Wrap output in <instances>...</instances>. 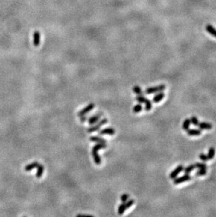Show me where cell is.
<instances>
[{
  "label": "cell",
  "mask_w": 216,
  "mask_h": 217,
  "mask_svg": "<svg viewBox=\"0 0 216 217\" xmlns=\"http://www.w3.org/2000/svg\"><path fill=\"white\" fill-rule=\"evenodd\" d=\"M142 110V106L141 104L139 103L134 106L133 108V112H134V113H138V112H141Z\"/></svg>",
  "instance_id": "cell-23"
},
{
  "label": "cell",
  "mask_w": 216,
  "mask_h": 217,
  "mask_svg": "<svg viewBox=\"0 0 216 217\" xmlns=\"http://www.w3.org/2000/svg\"><path fill=\"white\" fill-rule=\"evenodd\" d=\"M128 198H129V195H128V194H127V193L122 194L121 196V200L123 202H125L127 201Z\"/></svg>",
  "instance_id": "cell-28"
},
{
  "label": "cell",
  "mask_w": 216,
  "mask_h": 217,
  "mask_svg": "<svg viewBox=\"0 0 216 217\" xmlns=\"http://www.w3.org/2000/svg\"><path fill=\"white\" fill-rule=\"evenodd\" d=\"M115 134V129L112 127L104 129L100 131L99 132L100 135H110V136H112V135H114Z\"/></svg>",
  "instance_id": "cell-10"
},
{
  "label": "cell",
  "mask_w": 216,
  "mask_h": 217,
  "mask_svg": "<svg viewBox=\"0 0 216 217\" xmlns=\"http://www.w3.org/2000/svg\"><path fill=\"white\" fill-rule=\"evenodd\" d=\"M90 141L98 143H106V141L105 139L101 138L99 136H91L90 138Z\"/></svg>",
  "instance_id": "cell-17"
},
{
  "label": "cell",
  "mask_w": 216,
  "mask_h": 217,
  "mask_svg": "<svg viewBox=\"0 0 216 217\" xmlns=\"http://www.w3.org/2000/svg\"><path fill=\"white\" fill-rule=\"evenodd\" d=\"M136 101H137L138 102H139L140 103H144L148 99H147V98L144 97L143 95H138L136 97Z\"/></svg>",
  "instance_id": "cell-21"
},
{
  "label": "cell",
  "mask_w": 216,
  "mask_h": 217,
  "mask_svg": "<svg viewBox=\"0 0 216 217\" xmlns=\"http://www.w3.org/2000/svg\"><path fill=\"white\" fill-rule=\"evenodd\" d=\"M183 169H184V167H183V165H178V167H177L176 169H174V170H173L171 172L170 175H169V177H170V179H176V178L178 176L179 174H180V172H182V171H183Z\"/></svg>",
  "instance_id": "cell-6"
},
{
  "label": "cell",
  "mask_w": 216,
  "mask_h": 217,
  "mask_svg": "<svg viewBox=\"0 0 216 217\" xmlns=\"http://www.w3.org/2000/svg\"><path fill=\"white\" fill-rule=\"evenodd\" d=\"M81 117V122H84L86 121V120H87V117H86L85 115H84V116H81V117Z\"/></svg>",
  "instance_id": "cell-30"
},
{
  "label": "cell",
  "mask_w": 216,
  "mask_h": 217,
  "mask_svg": "<svg viewBox=\"0 0 216 217\" xmlns=\"http://www.w3.org/2000/svg\"><path fill=\"white\" fill-rule=\"evenodd\" d=\"M107 146H106V143H98V144L95 145L92 148V151H91V153H92V156L93 158V160H94V162L96 164V165H100L101 163V159L100 156L98 155V152L99 150L103 148H105Z\"/></svg>",
  "instance_id": "cell-1"
},
{
  "label": "cell",
  "mask_w": 216,
  "mask_h": 217,
  "mask_svg": "<svg viewBox=\"0 0 216 217\" xmlns=\"http://www.w3.org/2000/svg\"><path fill=\"white\" fill-rule=\"evenodd\" d=\"M194 169H196V167H195L194 164H192V165H190L187 166V167L184 168V169H183V171H184L185 174H189L191 173Z\"/></svg>",
  "instance_id": "cell-20"
},
{
  "label": "cell",
  "mask_w": 216,
  "mask_h": 217,
  "mask_svg": "<svg viewBox=\"0 0 216 217\" xmlns=\"http://www.w3.org/2000/svg\"><path fill=\"white\" fill-rule=\"evenodd\" d=\"M207 173L206 169H200L199 171H197L195 173V176H198V177H202V176H205Z\"/></svg>",
  "instance_id": "cell-24"
},
{
  "label": "cell",
  "mask_w": 216,
  "mask_h": 217,
  "mask_svg": "<svg viewBox=\"0 0 216 217\" xmlns=\"http://www.w3.org/2000/svg\"><path fill=\"white\" fill-rule=\"evenodd\" d=\"M198 126L201 130H210L213 127V125L211 123H208V122H199Z\"/></svg>",
  "instance_id": "cell-11"
},
{
  "label": "cell",
  "mask_w": 216,
  "mask_h": 217,
  "mask_svg": "<svg viewBox=\"0 0 216 217\" xmlns=\"http://www.w3.org/2000/svg\"><path fill=\"white\" fill-rule=\"evenodd\" d=\"M41 34L40 32L36 30L33 33V44L34 46H39L40 44Z\"/></svg>",
  "instance_id": "cell-9"
},
{
  "label": "cell",
  "mask_w": 216,
  "mask_h": 217,
  "mask_svg": "<svg viewBox=\"0 0 216 217\" xmlns=\"http://www.w3.org/2000/svg\"><path fill=\"white\" fill-rule=\"evenodd\" d=\"M39 164L37 162H32L29 164V165H26L25 167V170L26 171H30L32 170L33 169H35V168L37 167V166L39 165Z\"/></svg>",
  "instance_id": "cell-15"
},
{
  "label": "cell",
  "mask_w": 216,
  "mask_h": 217,
  "mask_svg": "<svg viewBox=\"0 0 216 217\" xmlns=\"http://www.w3.org/2000/svg\"><path fill=\"white\" fill-rule=\"evenodd\" d=\"M166 89V86L164 85H160L156 87H151L147 88L145 90V94H151L154 93H158V92L162 91Z\"/></svg>",
  "instance_id": "cell-3"
},
{
  "label": "cell",
  "mask_w": 216,
  "mask_h": 217,
  "mask_svg": "<svg viewBox=\"0 0 216 217\" xmlns=\"http://www.w3.org/2000/svg\"><path fill=\"white\" fill-rule=\"evenodd\" d=\"M102 115H103V114H102L101 112H99V113L95 114H94V115L91 116V117H89L88 119V120H89V124H90V125H93V124L97 123V122H98V120H100V118H101V117Z\"/></svg>",
  "instance_id": "cell-8"
},
{
  "label": "cell",
  "mask_w": 216,
  "mask_h": 217,
  "mask_svg": "<svg viewBox=\"0 0 216 217\" xmlns=\"http://www.w3.org/2000/svg\"><path fill=\"white\" fill-rule=\"evenodd\" d=\"M190 122L194 126H198L199 124V121L198 118H197V117H195V116L191 117L190 118Z\"/></svg>",
  "instance_id": "cell-25"
},
{
  "label": "cell",
  "mask_w": 216,
  "mask_h": 217,
  "mask_svg": "<svg viewBox=\"0 0 216 217\" xmlns=\"http://www.w3.org/2000/svg\"><path fill=\"white\" fill-rule=\"evenodd\" d=\"M206 31L209 32L210 34H211L212 36L215 37L216 38V29L213 25L208 24V25L206 26Z\"/></svg>",
  "instance_id": "cell-14"
},
{
  "label": "cell",
  "mask_w": 216,
  "mask_h": 217,
  "mask_svg": "<svg viewBox=\"0 0 216 217\" xmlns=\"http://www.w3.org/2000/svg\"><path fill=\"white\" fill-rule=\"evenodd\" d=\"M199 159H200L201 161H203V162H206L209 160V158H208L207 155H205L204 153H201V154L199 155Z\"/></svg>",
  "instance_id": "cell-29"
},
{
  "label": "cell",
  "mask_w": 216,
  "mask_h": 217,
  "mask_svg": "<svg viewBox=\"0 0 216 217\" xmlns=\"http://www.w3.org/2000/svg\"><path fill=\"white\" fill-rule=\"evenodd\" d=\"M215 150L213 147H211L209 148V151H208V154H207V157L209 158V160H211V159H213L215 157Z\"/></svg>",
  "instance_id": "cell-18"
},
{
  "label": "cell",
  "mask_w": 216,
  "mask_h": 217,
  "mask_svg": "<svg viewBox=\"0 0 216 217\" xmlns=\"http://www.w3.org/2000/svg\"><path fill=\"white\" fill-rule=\"evenodd\" d=\"M36 169H37V172H36V178H38V179H40V178L42 177L43 173H44V166H43L42 164H39Z\"/></svg>",
  "instance_id": "cell-16"
},
{
  "label": "cell",
  "mask_w": 216,
  "mask_h": 217,
  "mask_svg": "<svg viewBox=\"0 0 216 217\" xmlns=\"http://www.w3.org/2000/svg\"><path fill=\"white\" fill-rule=\"evenodd\" d=\"M191 177L189 174H185L183 176H181L180 177H176V179H174V183L175 185H178V184H180L182 183H184V182L188 181L189 180L191 179Z\"/></svg>",
  "instance_id": "cell-4"
},
{
  "label": "cell",
  "mask_w": 216,
  "mask_h": 217,
  "mask_svg": "<svg viewBox=\"0 0 216 217\" xmlns=\"http://www.w3.org/2000/svg\"><path fill=\"white\" fill-rule=\"evenodd\" d=\"M195 167L197 169H207V165L206 163H201V162H197L194 164Z\"/></svg>",
  "instance_id": "cell-27"
},
{
  "label": "cell",
  "mask_w": 216,
  "mask_h": 217,
  "mask_svg": "<svg viewBox=\"0 0 216 217\" xmlns=\"http://www.w3.org/2000/svg\"><path fill=\"white\" fill-rule=\"evenodd\" d=\"M107 122H108L107 119L104 118V119H103V120H101V121L98 122V123L95 124V125L91 126V127H90V128H89L88 129H87V132H88V133H92V132H96V131L99 130V129L101 126L104 125V124L107 123Z\"/></svg>",
  "instance_id": "cell-5"
},
{
  "label": "cell",
  "mask_w": 216,
  "mask_h": 217,
  "mask_svg": "<svg viewBox=\"0 0 216 217\" xmlns=\"http://www.w3.org/2000/svg\"><path fill=\"white\" fill-rule=\"evenodd\" d=\"M191 124V122H190V119L187 118L185 119L182 123V129L183 130L185 131H187L189 129V126H190Z\"/></svg>",
  "instance_id": "cell-19"
},
{
  "label": "cell",
  "mask_w": 216,
  "mask_h": 217,
  "mask_svg": "<svg viewBox=\"0 0 216 217\" xmlns=\"http://www.w3.org/2000/svg\"><path fill=\"white\" fill-rule=\"evenodd\" d=\"M134 204V200L131 199L130 200H128L125 202H123V203L121 204L119 207V209H118V214L119 215L123 214L125 211L127 210L128 208L131 207Z\"/></svg>",
  "instance_id": "cell-2"
},
{
  "label": "cell",
  "mask_w": 216,
  "mask_h": 217,
  "mask_svg": "<svg viewBox=\"0 0 216 217\" xmlns=\"http://www.w3.org/2000/svg\"><path fill=\"white\" fill-rule=\"evenodd\" d=\"M133 91L134 93L138 94V95H143V92H142L141 88H140L139 86H134L133 88Z\"/></svg>",
  "instance_id": "cell-22"
},
{
  "label": "cell",
  "mask_w": 216,
  "mask_h": 217,
  "mask_svg": "<svg viewBox=\"0 0 216 217\" xmlns=\"http://www.w3.org/2000/svg\"><path fill=\"white\" fill-rule=\"evenodd\" d=\"M94 107H95L94 103H90V104H89V105L87 106L86 107L83 108V109L81 110V111L79 112V113H78L79 117H81V116H84V115H86V114L87 113H89V112L91 111V110H92L93 109V108H94Z\"/></svg>",
  "instance_id": "cell-7"
},
{
  "label": "cell",
  "mask_w": 216,
  "mask_h": 217,
  "mask_svg": "<svg viewBox=\"0 0 216 217\" xmlns=\"http://www.w3.org/2000/svg\"><path fill=\"white\" fill-rule=\"evenodd\" d=\"M187 134L189 136H199L201 134V130L200 129H189L187 131Z\"/></svg>",
  "instance_id": "cell-12"
},
{
  "label": "cell",
  "mask_w": 216,
  "mask_h": 217,
  "mask_svg": "<svg viewBox=\"0 0 216 217\" xmlns=\"http://www.w3.org/2000/svg\"><path fill=\"white\" fill-rule=\"evenodd\" d=\"M164 97H165V94L164 92L162 91L159 92V94H156V95L154 96L153 102H154V103H159V102L162 101V99H164Z\"/></svg>",
  "instance_id": "cell-13"
},
{
  "label": "cell",
  "mask_w": 216,
  "mask_h": 217,
  "mask_svg": "<svg viewBox=\"0 0 216 217\" xmlns=\"http://www.w3.org/2000/svg\"><path fill=\"white\" fill-rule=\"evenodd\" d=\"M144 104H145V107H144V109H145L146 111H150V110H151V109L152 108V102H151L149 99H147L145 103H144Z\"/></svg>",
  "instance_id": "cell-26"
}]
</instances>
